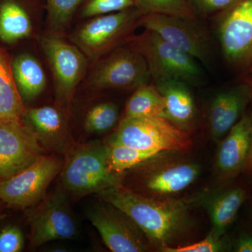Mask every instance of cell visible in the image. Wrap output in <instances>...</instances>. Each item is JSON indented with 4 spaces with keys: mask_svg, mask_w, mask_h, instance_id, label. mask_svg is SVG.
<instances>
[{
    "mask_svg": "<svg viewBox=\"0 0 252 252\" xmlns=\"http://www.w3.org/2000/svg\"><path fill=\"white\" fill-rule=\"evenodd\" d=\"M252 98V86L238 84L220 91L214 97L209 111V127L212 138L220 141L245 114Z\"/></svg>",
    "mask_w": 252,
    "mask_h": 252,
    "instance_id": "cell-15",
    "label": "cell"
},
{
    "mask_svg": "<svg viewBox=\"0 0 252 252\" xmlns=\"http://www.w3.org/2000/svg\"><path fill=\"white\" fill-rule=\"evenodd\" d=\"M11 66L15 84L23 101L36 98L45 89V72L34 56L18 55L11 61Z\"/></svg>",
    "mask_w": 252,
    "mask_h": 252,
    "instance_id": "cell-18",
    "label": "cell"
},
{
    "mask_svg": "<svg viewBox=\"0 0 252 252\" xmlns=\"http://www.w3.org/2000/svg\"><path fill=\"white\" fill-rule=\"evenodd\" d=\"M26 110L15 84L9 56L0 47V122H22Z\"/></svg>",
    "mask_w": 252,
    "mask_h": 252,
    "instance_id": "cell-20",
    "label": "cell"
},
{
    "mask_svg": "<svg viewBox=\"0 0 252 252\" xmlns=\"http://www.w3.org/2000/svg\"><path fill=\"white\" fill-rule=\"evenodd\" d=\"M84 1L85 0H46L48 22L53 32L64 31Z\"/></svg>",
    "mask_w": 252,
    "mask_h": 252,
    "instance_id": "cell-27",
    "label": "cell"
},
{
    "mask_svg": "<svg viewBox=\"0 0 252 252\" xmlns=\"http://www.w3.org/2000/svg\"><path fill=\"white\" fill-rule=\"evenodd\" d=\"M252 127H251V135H250V151L248 159H247L246 164H245V169L244 170L252 173Z\"/></svg>",
    "mask_w": 252,
    "mask_h": 252,
    "instance_id": "cell-33",
    "label": "cell"
},
{
    "mask_svg": "<svg viewBox=\"0 0 252 252\" xmlns=\"http://www.w3.org/2000/svg\"><path fill=\"white\" fill-rule=\"evenodd\" d=\"M200 174L195 164L183 162L160 169L149 176L146 186L151 191L161 195L179 193L195 182Z\"/></svg>",
    "mask_w": 252,
    "mask_h": 252,
    "instance_id": "cell-19",
    "label": "cell"
},
{
    "mask_svg": "<svg viewBox=\"0 0 252 252\" xmlns=\"http://www.w3.org/2000/svg\"><path fill=\"white\" fill-rule=\"evenodd\" d=\"M237 252H252V237H242L235 245Z\"/></svg>",
    "mask_w": 252,
    "mask_h": 252,
    "instance_id": "cell-32",
    "label": "cell"
},
{
    "mask_svg": "<svg viewBox=\"0 0 252 252\" xmlns=\"http://www.w3.org/2000/svg\"><path fill=\"white\" fill-rule=\"evenodd\" d=\"M143 13L137 7L91 18L73 32L72 41L89 61H97L128 41Z\"/></svg>",
    "mask_w": 252,
    "mask_h": 252,
    "instance_id": "cell-3",
    "label": "cell"
},
{
    "mask_svg": "<svg viewBox=\"0 0 252 252\" xmlns=\"http://www.w3.org/2000/svg\"><path fill=\"white\" fill-rule=\"evenodd\" d=\"M24 246V237L17 226L9 225L0 231V252H19Z\"/></svg>",
    "mask_w": 252,
    "mask_h": 252,
    "instance_id": "cell-30",
    "label": "cell"
},
{
    "mask_svg": "<svg viewBox=\"0 0 252 252\" xmlns=\"http://www.w3.org/2000/svg\"><path fill=\"white\" fill-rule=\"evenodd\" d=\"M2 203V202L1 201V200H0V206H1V204Z\"/></svg>",
    "mask_w": 252,
    "mask_h": 252,
    "instance_id": "cell-34",
    "label": "cell"
},
{
    "mask_svg": "<svg viewBox=\"0 0 252 252\" xmlns=\"http://www.w3.org/2000/svg\"><path fill=\"white\" fill-rule=\"evenodd\" d=\"M41 45L54 77L56 100L59 107L67 109L85 75L89 59L75 44L59 36H43Z\"/></svg>",
    "mask_w": 252,
    "mask_h": 252,
    "instance_id": "cell-7",
    "label": "cell"
},
{
    "mask_svg": "<svg viewBox=\"0 0 252 252\" xmlns=\"http://www.w3.org/2000/svg\"><path fill=\"white\" fill-rule=\"evenodd\" d=\"M252 71V67L251 68Z\"/></svg>",
    "mask_w": 252,
    "mask_h": 252,
    "instance_id": "cell-35",
    "label": "cell"
},
{
    "mask_svg": "<svg viewBox=\"0 0 252 252\" xmlns=\"http://www.w3.org/2000/svg\"><path fill=\"white\" fill-rule=\"evenodd\" d=\"M158 154L120 144H107V160L111 170L120 174L153 158Z\"/></svg>",
    "mask_w": 252,
    "mask_h": 252,
    "instance_id": "cell-24",
    "label": "cell"
},
{
    "mask_svg": "<svg viewBox=\"0 0 252 252\" xmlns=\"http://www.w3.org/2000/svg\"><path fill=\"white\" fill-rule=\"evenodd\" d=\"M22 122L45 150L65 157L75 145L62 107L43 106L26 109Z\"/></svg>",
    "mask_w": 252,
    "mask_h": 252,
    "instance_id": "cell-14",
    "label": "cell"
},
{
    "mask_svg": "<svg viewBox=\"0 0 252 252\" xmlns=\"http://www.w3.org/2000/svg\"><path fill=\"white\" fill-rule=\"evenodd\" d=\"M31 18L18 0L0 1V39L12 44L31 35Z\"/></svg>",
    "mask_w": 252,
    "mask_h": 252,
    "instance_id": "cell-22",
    "label": "cell"
},
{
    "mask_svg": "<svg viewBox=\"0 0 252 252\" xmlns=\"http://www.w3.org/2000/svg\"><path fill=\"white\" fill-rule=\"evenodd\" d=\"M128 41L146 59L154 81L173 79L190 85H196L201 81L203 72L196 59L167 42L157 33L145 30L139 36H130Z\"/></svg>",
    "mask_w": 252,
    "mask_h": 252,
    "instance_id": "cell-5",
    "label": "cell"
},
{
    "mask_svg": "<svg viewBox=\"0 0 252 252\" xmlns=\"http://www.w3.org/2000/svg\"><path fill=\"white\" fill-rule=\"evenodd\" d=\"M137 7V0H85L81 9L83 18H93Z\"/></svg>",
    "mask_w": 252,
    "mask_h": 252,
    "instance_id": "cell-28",
    "label": "cell"
},
{
    "mask_svg": "<svg viewBox=\"0 0 252 252\" xmlns=\"http://www.w3.org/2000/svg\"><path fill=\"white\" fill-rule=\"evenodd\" d=\"M104 203L91 208L88 217L107 248L114 252L148 251L149 241L140 228L117 207Z\"/></svg>",
    "mask_w": 252,
    "mask_h": 252,
    "instance_id": "cell-12",
    "label": "cell"
},
{
    "mask_svg": "<svg viewBox=\"0 0 252 252\" xmlns=\"http://www.w3.org/2000/svg\"><path fill=\"white\" fill-rule=\"evenodd\" d=\"M188 83L173 79L155 81L165 102V119L181 130H190L196 117V106Z\"/></svg>",
    "mask_w": 252,
    "mask_h": 252,
    "instance_id": "cell-17",
    "label": "cell"
},
{
    "mask_svg": "<svg viewBox=\"0 0 252 252\" xmlns=\"http://www.w3.org/2000/svg\"><path fill=\"white\" fill-rule=\"evenodd\" d=\"M45 152L22 122H0V182L24 170Z\"/></svg>",
    "mask_w": 252,
    "mask_h": 252,
    "instance_id": "cell-13",
    "label": "cell"
},
{
    "mask_svg": "<svg viewBox=\"0 0 252 252\" xmlns=\"http://www.w3.org/2000/svg\"><path fill=\"white\" fill-rule=\"evenodd\" d=\"M119 110L115 104L102 102L89 110L84 120V127L88 132L102 134L110 130L119 120Z\"/></svg>",
    "mask_w": 252,
    "mask_h": 252,
    "instance_id": "cell-25",
    "label": "cell"
},
{
    "mask_svg": "<svg viewBox=\"0 0 252 252\" xmlns=\"http://www.w3.org/2000/svg\"><path fill=\"white\" fill-rule=\"evenodd\" d=\"M63 164L58 156L42 154L24 170L0 182V200L23 210L34 206L45 197L50 184L62 171Z\"/></svg>",
    "mask_w": 252,
    "mask_h": 252,
    "instance_id": "cell-6",
    "label": "cell"
},
{
    "mask_svg": "<svg viewBox=\"0 0 252 252\" xmlns=\"http://www.w3.org/2000/svg\"><path fill=\"white\" fill-rule=\"evenodd\" d=\"M239 0H188L193 11L200 14H210L229 9Z\"/></svg>",
    "mask_w": 252,
    "mask_h": 252,
    "instance_id": "cell-31",
    "label": "cell"
},
{
    "mask_svg": "<svg viewBox=\"0 0 252 252\" xmlns=\"http://www.w3.org/2000/svg\"><path fill=\"white\" fill-rule=\"evenodd\" d=\"M102 201L126 214L160 248L171 246L188 226L189 210L195 200H156L132 191L122 184L99 193Z\"/></svg>",
    "mask_w": 252,
    "mask_h": 252,
    "instance_id": "cell-1",
    "label": "cell"
},
{
    "mask_svg": "<svg viewBox=\"0 0 252 252\" xmlns=\"http://www.w3.org/2000/svg\"><path fill=\"white\" fill-rule=\"evenodd\" d=\"M246 197V191L241 187L227 189L214 197L208 207L213 225L212 233L219 237L224 234L245 203Z\"/></svg>",
    "mask_w": 252,
    "mask_h": 252,
    "instance_id": "cell-21",
    "label": "cell"
},
{
    "mask_svg": "<svg viewBox=\"0 0 252 252\" xmlns=\"http://www.w3.org/2000/svg\"><path fill=\"white\" fill-rule=\"evenodd\" d=\"M109 143L158 154L170 151L185 152L191 147L192 140L187 132L164 118L124 117Z\"/></svg>",
    "mask_w": 252,
    "mask_h": 252,
    "instance_id": "cell-4",
    "label": "cell"
},
{
    "mask_svg": "<svg viewBox=\"0 0 252 252\" xmlns=\"http://www.w3.org/2000/svg\"><path fill=\"white\" fill-rule=\"evenodd\" d=\"M65 158L61 180L64 190L74 195L99 194L122 184L119 174L109 166L107 144L97 141L75 144Z\"/></svg>",
    "mask_w": 252,
    "mask_h": 252,
    "instance_id": "cell-2",
    "label": "cell"
},
{
    "mask_svg": "<svg viewBox=\"0 0 252 252\" xmlns=\"http://www.w3.org/2000/svg\"><path fill=\"white\" fill-rule=\"evenodd\" d=\"M218 37L225 59L231 65L252 67V0H239L225 10Z\"/></svg>",
    "mask_w": 252,
    "mask_h": 252,
    "instance_id": "cell-10",
    "label": "cell"
},
{
    "mask_svg": "<svg viewBox=\"0 0 252 252\" xmlns=\"http://www.w3.org/2000/svg\"><path fill=\"white\" fill-rule=\"evenodd\" d=\"M139 26L157 33L162 39L193 56L207 63L211 56L208 36L194 20L160 14H143Z\"/></svg>",
    "mask_w": 252,
    "mask_h": 252,
    "instance_id": "cell-11",
    "label": "cell"
},
{
    "mask_svg": "<svg viewBox=\"0 0 252 252\" xmlns=\"http://www.w3.org/2000/svg\"><path fill=\"white\" fill-rule=\"evenodd\" d=\"M150 78L146 59L130 45L118 47L107 54L88 81L95 89H136L148 84Z\"/></svg>",
    "mask_w": 252,
    "mask_h": 252,
    "instance_id": "cell-9",
    "label": "cell"
},
{
    "mask_svg": "<svg viewBox=\"0 0 252 252\" xmlns=\"http://www.w3.org/2000/svg\"><path fill=\"white\" fill-rule=\"evenodd\" d=\"M158 117L165 119V102L155 85L135 89L126 105L125 118Z\"/></svg>",
    "mask_w": 252,
    "mask_h": 252,
    "instance_id": "cell-23",
    "label": "cell"
},
{
    "mask_svg": "<svg viewBox=\"0 0 252 252\" xmlns=\"http://www.w3.org/2000/svg\"><path fill=\"white\" fill-rule=\"evenodd\" d=\"M251 127V114H245L220 140L217 167L224 177H234L245 169L250 151Z\"/></svg>",
    "mask_w": 252,
    "mask_h": 252,
    "instance_id": "cell-16",
    "label": "cell"
},
{
    "mask_svg": "<svg viewBox=\"0 0 252 252\" xmlns=\"http://www.w3.org/2000/svg\"><path fill=\"white\" fill-rule=\"evenodd\" d=\"M26 210L32 246H41L53 240H69L77 234L67 195L62 189L45 195L39 203Z\"/></svg>",
    "mask_w": 252,
    "mask_h": 252,
    "instance_id": "cell-8",
    "label": "cell"
},
{
    "mask_svg": "<svg viewBox=\"0 0 252 252\" xmlns=\"http://www.w3.org/2000/svg\"><path fill=\"white\" fill-rule=\"evenodd\" d=\"M137 7L144 14L172 15L194 20L193 11L188 0H137Z\"/></svg>",
    "mask_w": 252,
    "mask_h": 252,
    "instance_id": "cell-26",
    "label": "cell"
},
{
    "mask_svg": "<svg viewBox=\"0 0 252 252\" xmlns=\"http://www.w3.org/2000/svg\"><path fill=\"white\" fill-rule=\"evenodd\" d=\"M223 249V244L220 240V237L212 233L198 243L185 246H165L160 250L163 252H217L222 251Z\"/></svg>",
    "mask_w": 252,
    "mask_h": 252,
    "instance_id": "cell-29",
    "label": "cell"
}]
</instances>
